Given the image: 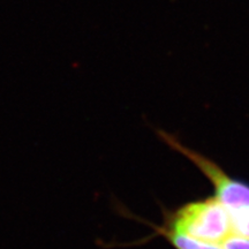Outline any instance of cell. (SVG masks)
Masks as SVG:
<instances>
[{
  "label": "cell",
  "mask_w": 249,
  "mask_h": 249,
  "mask_svg": "<svg viewBox=\"0 0 249 249\" xmlns=\"http://www.w3.org/2000/svg\"><path fill=\"white\" fill-rule=\"evenodd\" d=\"M224 249H249V239L238 234H233L222 245Z\"/></svg>",
  "instance_id": "obj_4"
},
{
  "label": "cell",
  "mask_w": 249,
  "mask_h": 249,
  "mask_svg": "<svg viewBox=\"0 0 249 249\" xmlns=\"http://www.w3.org/2000/svg\"><path fill=\"white\" fill-rule=\"evenodd\" d=\"M160 229L181 233L205 244L219 246L234 234L231 218L217 197H208L183 204L167 213Z\"/></svg>",
  "instance_id": "obj_1"
},
{
  "label": "cell",
  "mask_w": 249,
  "mask_h": 249,
  "mask_svg": "<svg viewBox=\"0 0 249 249\" xmlns=\"http://www.w3.org/2000/svg\"><path fill=\"white\" fill-rule=\"evenodd\" d=\"M157 133L169 147L188 158L210 180L214 188V197L225 207L227 213L249 209V183L232 178L213 160L183 145L176 136L163 130H157Z\"/></svg>",
  "instance_id": "obj_2"
},
{
  "label": "cell",
  "mask_w": 249,
  "mask_h": 249,
  "mask_svg": "<svg viewBox=\"0 0 249 249\" xmlns=\"http://www.w3.org/2000/svg\"><path fill=\"white\" fill-rule=\"evenodd\" d=\"M158 233L163 234L176 249H224L219 246L205 244V242L195 240V239L183 235L181 233L171 231V230H165L160 227Z\"/></svg>",
  "instance_id": "obj_3"
}]
</instances>
